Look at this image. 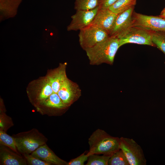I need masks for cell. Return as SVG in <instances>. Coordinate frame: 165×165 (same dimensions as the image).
<instances>
[{"label":"cell","mask_w":165,"mask_h":165,"mask_svg":"<svg viewBox=\"0 0 165 165\" xmlns=\"http://www.w3.org/2000/svg\"><path fill=\"white\" fill-rule=\"evenodd\" d=\"M26 90L29 100L35 108L53 93L46 75L31 81L28 84Z\"/></svg>","instance_id":"277c9868"},{"label":"cell","mask_w":165,"mask_h":165,"mask_svg":"<svg viewBox=\"0 0 165 165\" xmlns=\"http://www.w3.org/2000/svg\"><path fill=\"white\" fill-rule=\"evenodd\" d=\"M89 150L88 156L93 154H103L111 156L120 149L119 138L110 136L104 130L97 129L88 139Z\"/></svg>","instance_id":"7a4b0ae2"},{"label":"cell","mask_w":165,"mask_h":165,"mask_svg":"<svg viewBox=\"0 0 165 165\" xmlns=\"http://www.w3.org/2000/svg\"><path fill=\"white\" fill-rule=\"evenodd\" d=\"M120 47L119 39L110 36L85 51L90 65H98L103 63L112 65L116 54Z\"/></svg>","instance_id":"6da1fadb"},{"label":"cell","mask_w":165,"mask_h":165,"mask_svg":"<svg viewBox=\"0 0 165 165\" xmlns=\"http://www.w3.org/2000/svg\"><path fill=\"white\" fill-rule=\"evenodd\" d=\"M120 46L127 43H135L156 47L151 39V30L132 26L126 30L118 38Z\"/></svg>","instance_id":"5b68a950"},{"label":"cell","mask_w":165,"mask_h":165,"mask_svg":"<svg viewBox=\"0 0 165 165\" xmlns=\"http://www.w3.org/2000/svg\"><path fill=\"white\" fill-rule=\"evenodd\" d=\"M25 158L28 165H51V163L39 159L31 154H24L22 155Z\"/></svg>","instance_id":"cb8c5ba5"},{"label":"cell","mask_w":165,"mask_h":165,"mask_svg":"<svg viewBox=\"0 0 165 165\" xmlns=\"http://www.w3.org/2000/svg\"><path fill=\"white\" fill-rule=\"evenodd\" d=\"M0 145L6 146L16 153L18 152L14 138L7 134L6 132L0 130Z\"/></svg>","instance_id":"7402d4cb"},{"label":"cell","mask_w":165,"mask_h":165,"mask_svg":"<svg viewBox=\"0 0 165 165\" xmlns=\"http://www.w3.org/2000/svg\"><path fill=\"white\" fill-rule=\"evenodd\" d=\"M136 1L137 0H117L108 9L118 15L134 7Z\"/></svg>","instance_id":"e0dca14e"},{"label":"cell","mask_w":165,"mask_h":165,"mask_svg":"<svg viewBox=\"0 0 165 165\" xmlns=\"http://www.w3.org/2000/svg\"><path fill=\"white\" fill-rule=\"evenodd\" d=\"M36 111L42 115L52 116L56 112L68 108L57 93H53L47 99L35 108Z\"/></svg>","instance_id":"8fae6325"},{"label":"cell","mask_w":165,"mask_h":165,"mask_svg":"<svg viewBox=\"0 0 165 165\" xmlns=\"http://www.w3.org/2000/svg\"><path fill=\"white\" fill-rule=\"evenodd\" d=\"M88 156L84 152L76 158L71 160L67 163V165H83L84 162L87 160Z\"/></svg>","instance_id":"d4e9b609"},{"label":"cell","mask_w":165,"mask_h":165,"mask_svg":"<svg viewBox=\"0 0 165 165\" xmlns=\"http://www.w3.org/2000/svg\"><path fill=\"white\" fill-rule=\"evenodd\" d=\"M6 110L3 99L0 100V130L6 132L7 130L14 125L11 118L6 113Z\"/></svg>","instance_id":"ac0fdd59"},{"label":"cell","mask_w":165,"mask_h":165,"mask_svg":"<svg viewBox=\"0 0 165 165\" xmlns=\"http://www.w3.org/2000/svg\"><path fill=\"white\" fill-rule=\"evenodd\" d=\"M151 35L152 42L165 55V31L151 30Z\"/></svg>","instance_id":"d6986e66"},{"label":"cell","mask_w":165,"mask_h":165,"mask_svg":"<svg viewBox=\"0 0 165 165\" xmlns=\"http://www.w3.org/2000/svg\"><path fill=\"white\" fill-rule=\"evenodd\" d=\"M78 36L80 46L85 51L110 37L105 31L90 25L80 30Z\"/></svg>","instance_id":"8992f818"},{"label":"cell","mask_w":165,"mask_h":165,"mask_svg":"<svg viewBox=\"0 0 165 165\" xmlns=\"http://www.w3.org/2000/svg\"><path fill=\"white\" fill-rule=\"evenodd\" d=\"M98 10V6L90 10H77L71 16L72 20L67 27L68 31H80L90 25Z\"/></svg>","instance_id":"30bf717a"},{"label":"cell","mask_w":165,"mask_h":165,"mask_svg":"<svg viewBox=\"0 0 165 165\" xmlns=\"http://www.w3.org/2000/svg\"><path fill=\"white\" fill-rule=\"evenodd\" d=\"M0 165H27L25 158L8 147L0 145Z\"/></svg>","instance_id":"9a60e30c"},{"label":"cell","mask_w":165,"mask_h":165,"mask_svg":"<svg viewBox=\"0 0 165 165\" xmlns=\"http://www.w3.org/2000/svg\"><path fill=\"white\" fill-rule=\"evenodd\" d=\"M117 16L108 9H99L90 25L103 29L109 34Z\"/></svg>","instance_id":"7c38bea8"},{"label":"cell","mask_w":165,"mask_h":165,"mask_svg":"<svg viewBox=\"0 0 165 165\" xmlns=\"http://www.w3.org/2000/svg\"><path fill=\"white\" fill-rule=\"evenodd\" d=\"M57 94L68 108L80 97L81 91L76 83L67 77L61 85Z\"/></svg>","instance_id":"9c48e42d"},{"label":"cell","mask_w":165,"mask_h":165,"mask_svg":"<svg viewBox=\"0 0 165 165\" xmlns=\"http://www.w3.org/2000/svg\"><path fill=\"white\" fill-rule=\"evenodd\" d=\"M111 156L103 155L100 156L95 154L90 155L86 165H108V160Z\"/></svg>","instance_id":"603a6c76"},{"label":"cell","mask_w":165,"mask_h":165,"mask_svg":"<svg viewBox=\"0 0 165 165\" xmlns=\"http://www.w3.org/2000/svg\"><path fill=\"white\" fill-rule=\"evenodd\" d=\"M134 7H131L118 15L109 36L117 38L132 26V15Z\"/></svg>","instance_id":"4fadbf2b"},{"label":"cell","mask_w":165,"mask_h":165,"mask_svg":"<svg viewBox=\"0 0 165 165\" xmlns=\"http://www.w3.org/2000/svg\"><path fill=\"white\" fill-rule=\"evenodd\" d=\"M99 0H75L74 9L77 10H90L99 5Z\"/></svg>","instance_id":"ffe728a7"},{"label":"cell","mask_w":165,"mask_h":165,"mask_svg":"<svg viewBox=\"0 0 165 165\" xmlns=\"http://www.w3.org/2000/svg\"><path fill=\"white\" fill-rule=\"evenodd\" d=\"M117 0H99V9H108Z\"/></svg>","instance_id":"484cf974"},{"label":"cell","mask_w":165,"mask_h":165,"mask_svg":"<svg viewBox=\"0 0 165 165\" xmlns=\"http://www.w3.org/2000/svg\"><path fill=\"white\" fill-rule=\"evenodd\" d=\"M20 154H31L39 147L46 144L47 138L36 128L12 136Z\"/></svg>","instance_id":"3957f363"},{"label":"cell","mask_w":165,"mask_h":165,"mask_svg":"<svg viewBox=\"0 0 165 165\" xmlns=\"http://www.w3.org/2000/svg\"><path fill=\"white\" fill-rule=\"evenodd\" d=\"M108 165H130L124 153L121 149L115 152L110 158Z\"/></svg>","instance_id":"44dd1931"},{"label":"cell","mask_w":165,"mask_h":165,"mask_svg":"<svg viewBox=\"0 0 165 165\" xmlns=\"http://www.w3.org/2000/svg\"><path fill=\"white\" fill-rule=\"evenodd\" d=\"M159 16L165 19V8L162 10Z\"/></svg>","instance_id":"4316f807"},{"label":"cell","mask_w":165,"mask_h":165,"mask_svg":"<svg viewBox=\"0 0 165 165\" xmlns=\"http://www.w3.org/2000/svg\"><path fill=\"white\" fill-rule=\"evenodd\" d=\"M132 21L133 26L152 31H165V19L159 16L145 15L134 11Z\"/></svg>","instance_id":"ba28073f"},{"label":"cell","mask_w":165,"mask_h":165,"mask_svg":"<svg viewBox=\"0 0 165 165\" xmlns=\"http://www.w3.org/2000/svg\"><path fill=\"white\" fill-rule=\"evenodd\" d=\"M67 65L66 62L60 63L57 68L47 71L46 76L50 82L53 93L57 94L61 85L67 77Z\"/></svg>","instance_id":"5bb4252c"},{"label":"cell","mask_w":165,"mask_h":165,"mask_svg":"<svg viewBox=\"0 0 165 165\" xmlns=\"http://www.w3.org/2000/svg\"><path fill=\"white\" fill-rule=\"evenodd\" d=\"M119 148L126 157L130 165H145L146 160L141 147L133 139L119 138Z\"/></svg>","instance_id":"52a82bcc"},{"label":"cell","mask_w":165,"mask_h":165,"mask_svg":"<svg viewBox=\"0 0 165 165\" xmlns=\"http://www.w3.org/2000/svg\"><path fill=\"white\" fill-rule=\"evenodd\" d=\"M164 63H165V62Z\"/></svg>","instance_id":"83f0119b"},{"label":"cell","mask_w":165,"mask_h":165,"mask_svg":"<svg viewBox=\"0 0 165 165\" xmlns=\"http://www.w3.org/2000/svg\"><path fill=\"white\" fill-rule=\"evenodd\" d=\"M31 154L52 165H67L68 162L57 156L46 144L39 147Z\"/></svg>","instance_id":"2e32d148"}]
</instances>
